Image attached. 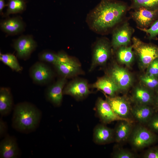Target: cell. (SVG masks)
Here are the masks:
<instances>
[{"mask_svg":"<svg viewBox=\"0 0 158 158\" xmlns=\"http://www.w3.org/2000/svg\"><path fill=\"white\" fill-rule=\"evenodd\" d=\"M129 7L123 2L102 0L89 16L91 28L96 31L105 32L124 20Z\"/></svg>","mask_w":158,"mask_h":158,"instance_id":"1","label":"cell"},{"mask_svg":"<svg viewBox=\"0 0 158 158\" xmlns=\"http://www.w3.org/2000/svg\"><path fill=\"white\" fill-rule=\"evenodd\" d=\"M13 110L12 125L16 130L27 133L34 131L38 126L42 112L33 104L27 102L19 103Z\"/></svg>","mask_w":158,"mask_h":158,"instance_id":"2","label":"cell"},{"mask_svg":"<svg viewBox=\"0 0 158 158\" xmlns=\"http://www.w3.org/2000/svg\"><path fill=\"white\" fill-rule=\"evenodd\" d=\"M132 46L139 66L144 70L155 59L158 58V47L146 43L135 37L132 39Z\"/></svg>","mask_w":158,"mask_h":158,"instance_id":"3","label":"cell"},{"mask_svg":"<svg viewBox=\"0 0 158 158\" xmlns=\"http://www.w3.org/2000/svg\"><path fill=\"white\" fill-rule=\"evenodd\" d=\"M129 138L131 145L137 149L149 147L158 141V136L148 128L142 126L133 129Z\"/></svg>","mask_w":158,"mask_h":158,"instance_id":"4","label":"cell"},{"mask_svg":"<svg viewBox=\"0 0 158 158\" xmlns=\"http://www.w3.org/2000/svg\"><path fill=\"white\" fill-rule=\"evenodd\" d=\"M134 29L127 21H123L113 30L111 42V46L116 49L122 46H128L132 41Z\"/></svg>","mask_w":158,"mask_h":158,"instance_id":"5","label":"cell"},{"mask_svg":"<svg viewBox=\"0 0 158 158\" xmlns=\"http://www.w3.org/2000/svg\"><path fill=\"white\" fill-rule=\"evenodd\" d=\"M111 43L105 38L101 39L97 42L93 51L90 71L96 66L104 64L107 62L111 55Z\"/></svg>","mask_w":158,"mask_h":158,"instance_id":"6","label":"cell"},{"mask_svg":"<svg viewBox=\"0 0 158 158\" xmlns=\"http://www.w3.org/2000/svg\"><path fill=\"white\" fill-rule=\"evenodd\" d=\"M158 15V10H152L143 7L134 9L130 13V17L135 22L138 28H149Z\"/></svg>","mask_w":158,"mask_h":158,"instance_id":"7","label":"cell"},{"mask_svg":"<svg viewBox=\"0 0 158 158\" xmlns=\"http://www.w3.org/2000/svg\"><path fill=\"white\" fill-rule=\"evenodd\" d=\"M108 75L113 80L120 91L127 90L133 83V78L130 73L116 64L110 70Z\"/></svg>","mask_w":158,"mask_h":158,"instance_id":"8","label":"cell"},{"mask_svg":"<svg viewBox=\"0 0 158 158\" xmlns=\"http://www.w3.org/2000/svg\"><path fill=\"white\" fill-rule=\"evenodd\" d=\"M106 100L109 104L115 113L119 117L125 119H130L131 114L130 103L124 97L105 95Z\"/></svg>","mask_w":158,"mask_h":158,"instance_id":"9","label":"cell"},{"mask_svg":"<svg viewBox=\"0 0 158 158\" xmlns=\"http://www.w3.org/2000/svg\"><path fill=\"white\" fill-rule=\"evenodd\" d=\"M29 73L33 81L39 85H44L49 83L53 74L50 67L41 62L35 63L30 68Z\"/></svg>","mask_w":158,"mask_h":158,"instance_id":"10","label":"cell"},{"mask_svg":"<svg viewBox=\"0 0 158 158\" xmlns=\"http://www.w3.org/2000/svg\"><path fill=\"white\" fill-rule=\"evenodd\" d=\"M97 113L101 121L109 124L115 121H126L133 122L131 119L121 118L114 111L108 103L101 98H98L96 104Z\"/></svg>","mask_w":158,"mask_h":158,"instance_id":"11","label":"cell"},{"mask_svg":"<svg viewBox=\"0 0 158 158\" xmlns=\"http://www.w3.org/2000/svg\"><path fill=\"white\" fill-rule=\"evenodd\" d=\"M37 46L36 42L30 35L21 36L14 42L13 47L18 57L26 59L29 57Z\"/></svg>","mask_w":158,"mask_h":158,"instance_id":"12","label":"cell"},{"mask_svg":"<svg viewBox=\"0 0 158 158\" xmlns=\"http://www.w3.org/2000/svg\"><path fill=\"white\" fill-rule=\"evenodd\" d=\"M66 83V78L62 77L48 87L45 91L46 99L56 106H59L61 103L63 90Z\"/></svg>","mask_w":158,"mask_h":158,"instance_id":"13","label":"cell"},{"mask_svg":"<svg viewBox=\"0 0 158 158\" xmlns=\"http://www.w3.org/2000/svg\"><path fill=\"white\" fill-rule=\"evenodd\" d=\"M87 82L83 80H77L69 83L63 89V94L71 95L78 99L85 98L91 92Z\"/></svg>","mask_w":158,"mask_h":158,"instance_id":"14","label":"cell"},{"mask_svg":"<svg viewBox=\"0 0 158 158\" xmlns=\"http://www.w3.org/2000/svg\"><path fill=\"white\" fill-rule=\"evenodd\" d=\"M155 97L154 91L140 85L134 89L131 100L135 104L151 106L153 105Z\"/></svg>","mask_w":158,"mask_h":158,"instance_id":"15","label":"cell"},{"mask_svg":"<svg viewBox=\"0 0 158 158\" xmlns=\"http://www.w3.org/2000/svg\"><path fill=\"white\" fill-rule=\"evenodd\" d=\"M20 154V151L15 138L6 135L0 143V157L16 158Z\"/></svg>","mask_w":158,"mask_h":158,"instance_id":"16","label":"cell"},{"mask_svg":"<svg viewBox=\"0 0 158 158\" xmlns=\"http://www.w3.org/2000/svg\"><path fill=\"white\" fill-rule=\"evenodd\" d=\"M94 142L99 145H104L114 140V130L103 124L97 125L94 130Z\"/></svg>","mask_w":158,"mask_h":158,"instance_id":"17","label":"cell"},{"mask_svg":"<svg viewBox=\"0 0 158 158\" xmlns=\"http://www.w3.org/2000/svg\"><path fill=\"white\" fill-rule=\"evenodd\" d=\"M54 66L59 74L66 78L76 74L80 68L78 63L68 56Z\"/></svg>","mask_w":158,"mask_h":158,"instance_id":"18","label":"cell"},{"mask_svg":"<svg viewBox=\"0 0 158 158\" xmlns=\"http://www.w3.org/2000/svg\"><path fill=\"white\" fill-rule=\"evenodd\" d=\"M155 111L151 106L135 104L131 108V114L140 123L147 124L154 114Z\"/></svg>","mask_w":158,"mask_h":158,"instance_id":"19","label":"cell"},{"mask_svg":"<svg viewBox=\"0 0 158 158\" xmlns=\"http://www.w3.org/2000/svg\"><path fill=\"white\" fill-rule=\"evenodd\" d=\"M0 27L3 31L8 34L16 35L23 31L25 24L20 18L14 17L2 21L0 23Z\"/></svg>","mask_w":158,"mask_h":158,"instance_id":"20","label":"cell"},{"mask_svg":"<svg viewBox=\"0 0 158 158\" xmlns=\"http://www.w3.org/2000/svg\"><path fill=\"white\" fill-rule=\"evenodd\" d=\"M92 87L103 91L108 96H116L119 90L117 85L109 75L100 78L92 86Z\"/></svg>","mask_w":158,"mask_h":158,"instance_id":"21","label":"cell"},{"mask_svg":"<svg viewBox=\"0 0 158 158\" xmlns=\"http://www.w3.org/2000/svg\"><path fill=\"white\" fill-rule=\"evenodd\" d=\"M12 95L9 88L1 87L0 89V113L2 116H6L11 112L13 107Z\"/></svg>","mask_w":158,"mask_h":158,"instance_id":"22","label":"cell"},{"mask_svg":"<svg viewBox=\"0 0 158 158\" xmlns=\"http://www.w3.org/2000/svg\"><path fill=\"white\" fill-rule=\"evenodd\" d=\"M114 130V141L120 143L130 138L133 130L132 122L120 121Z\"/></svg>","mask_w":158,"mask_h":158,"instance_id":"23","label":"cell"},{"mask_svg":"<svg viewBox=\"0 0 158 158\" xmlns=\"http://www.w3.org/2000/svg\"><path fill=\"white\" fill-rule=\"evenodd\" d=\"M116 49V56L118 61L126 66H130L134 60L135 55L132 45L121 46Z\"/></svg>","mask_w":158,"mask_h":158,"instance_id":"24","label":"cell"},{"mask_svg":"<svg viewBox=\"0 0 158 158\" xmlns=\"http://www.w3.org/2000/svg\"><path fill=\"white\" fill-rule=\"evenodd\" d=\"M7 7L5 16L11 14L20 13L24 11L26 7L25 0H8Z\"/></svg>","mask_w":158,"mask_h":158,"instance_id":"25","label":"cell"},{"mask_svg":"<svg viewBox=\"0 0 158 158\" xmlns=\"http://www.w3.org/2000/svg\"><path fill=\"white\" fill-rule=\"evenodd\" d=\"M0 60L14 71L18 72L22 70V68L20 65L17 58L12 54L0 53Z\"/></svg>","mask_w":158,"mask_h":158,"instance_id":"26","label":"cell"},{"mask_svg":"<svg viewBox=\"0 0 158 158\" xmlns=\"http://www.w3.org/2000/svg\"><path fill=\"white\" fill-rule=\"evenodd\" d=\"M129 10L143 7L152 10H158V0H130Z\"/></svg>","mask_w":158,"mask_h":158,"instance_id":"27","label":"cell"},{"mask_svg":"<svg viewBox=\"0 0 158 158\" xmlns=\"http://www.w3.org/2000/svg\"><path fill=\"white\" fill-rule=\"evenodd\" d=\"M39 60L42 61L50 63L55 65L59 62L60 55L49 51H43L38 55Z\"/></svg>","mask_w":158,"mask_h":158,"instance_id":"28","label":"cell"},{"mask_svg":"<svg viewBox=\"0 0 158 158\" xmlns=\"http://www.w3.org/2000/svg\"><path fill=\"white\" fill-rule=\"evenodd\" d=\"M140 79L143 86L154 91H158V78L145 74L141 75Z\"/></svg>","mask_w":158,"mask_h":158,"instance_id":"29","label":"cell"},{"mask_svg":"<svg viewBox=\"0 0 158 158\" xmlns=\"http://www.w3.org/2000/svg\"><path fill=\"white\" fill-rule=\"evenodd\" d=\"M138 29L145 32L148 36L150 39H154L158 35V20L154 22L147 29Z\"/></svg>","mask_w":158,"mask_h":158,"instance_id":"30","label":"cell"},{"mask_svg":"<svg viewBox=\"0 0 158 158\" xmlns=\"http://www.w3.org/2000/svg\"><path fill=\"white\" fill-rule=\"evenodd\" d=\"M136 155L133 152L126 149H120L114 152L112 157L114 158H135Z\"/></svg>","mask_w":158,"mask_h":158,"instance_id":"31","label":"cell"},{"mask_svg":"<svg viewBox=\"0 0 158 158\" xmlns=\"http://www.w3.org/2000/svg\"><path fill=\"white\" fill-rule=\"evenodd\" d=\"M145 74L158 78V58L154 60L146 68Z\"/></svg>","mask_w":158,"mask_h":158,"instance_id":"32","label":"cell"},{"mask_svg":"<svg viewBox=\"0 0 158 158\" xmlns=\"http://www.w3.org/2000/svg\"><path fill=\"white\" fill-rule=\"evenodd\" d=\"M146 124L152 131L158 133V114H154Z\"/></svg>","mask_w":158,"mask_h":158,"instance_id":"33","label":"cell"},{"mask_svg":"<svg viewBox=\"0 0 158 158\" xmlns=\"http://www.w3.org/2000/svg\"><path fill=\"white\" fill-rule=\"evenodd\" d=\"M144 158H158V147H154L147 150L144 154Z\"/></svg>","mask_w":158,"mask_h":158,"instance_id":"34","label":"cell"},{"mask_svg":"<svg viewBox=\"0 0 158 158\" xmlns=\"http://www.w3.org/2000/svg\"><path fill=\"white\" fill-rule=\"evenodd\" d=\"M7 127L6 123L3 120L2 118L0 119V137L2 138L6 135Z\"/></svg>","mask_w":158,"mask_h":158,"instance_id":"35","label":"cell"},{"mask_svg":"<svg viewBox=\"0 0 158 158\" xmlns=\"http://www.w3.org/2000/svg\"><path fill=\"white\" fill-rule=\"evenodd\" d=\"M6 6H7V4H6L5 0H0V13L1 15L3 14V9Z\"/></svg>","mask_w":158,"mask_h":158,"instance_id":"36","label":"cell"},{"mask_svg":"<svg viewBox=\"0 0 158 158\" xmlns=\"http://www.w3.org/2000/svg\"><path fill=\"white\" fill-rule=\"evenodd\" d=\"M154 106L155 110H158V91L157 92V95L155 96L153 105Z\"/></svg>","mask_w":158,"mask_h":158,"instance_id":"37","label":"cell"}]
</instances>
